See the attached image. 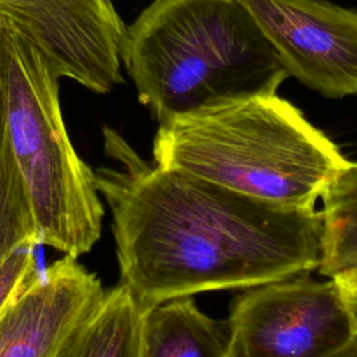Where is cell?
I'll use <instances>...</instances> for the list:
<instances>
[{
    "instance_id": "cell-7",
    "label": "cell",
    "mask_w": 357,
    "mask_h": 357,
    "mask_svg": "<svg viewBox=\"0 0 357 357\" xmlns=\"http://www.w3.org/2000/svg\"><path fill=\"white\" fill-rule=\"evenodd\" d=\"M15 21L68 78L95 93L123 82L120 45L126 25L112 0H0Z\"/></svg>"
},
{
    "instance_id": "cell-2",
    "label": "cell",
    "mask_w": 357,
    "mask_h": 357,
    "mask_svg": "<svg viewBox=\"0 0 357 357\" xmlns=\"http://www.w3.org/2000/svg\"><path fill=\"white\" fill-rule=\"evenodd\" d=\"M153 163L290 209H315L350 163L278 93L237 98L159 124Z\"/></svg>"
},
{
    "instance_id": "cell-9",
    "label": "cell",
    "mask_w": 357,
    "mask_h": 357,
    "mask_svg": "<svg viewBox=\"0 0 357 357\" xmlns=\"http://www.w3.org/2000/svg\"><path fill=\"white\" fill-rule=\"evenodd\" d=\"M142 357H229L225 321L204 314L192 296L145 310Z\"/></svg>"
},
{
    "instance_id": "cell-5",
    "label": "cell",
    "mask_w": 357,
    "mask_h": 357,
    "mask_svg": "<svg viewBox=\"0 0 357 357\" xmlns=\"http://www.w3.org/2000/svg\"><path fill=\"white\" fill-rule=\"evenodd\" d=\"M308 273L233 298L225 321L229 357H333L357 339L333 280Z\"/></svg>"
},
{
    "instance_id": "cell-3",
    "label": "cell",
    "mask_w": 357,
    "mask_h": 357,
    "mask_svg": "<svg viewBox=\"0 0 357 357\" xmlns=\"http://www.w3.org/2000/svg\"><path fill=\"white\" fill-rule=\"evenodd\" d=\"M120 61L159 124L215 103L276 93L289 77L237 0H153L126 26Z\"/></svg>"
},
{
    "instance_id": "cell-1",
    "label": "cell",
    "mask_w": 357,
    "mask_h": 357,
    "mask_svg": "<svg viewBox=\"0 0 357 357\" xmlns=\"http://www.w3.org/2000/svg\"><path fill=\"white\" fill-rule=\"evenodd\" d=\"M119 163L95 170L112 212L124 284L144 308L222 289H248L311 272L321 258V215L243 195L146 163L105 127Z\"/></svg>"
},
{
    "instance_id": "cell-12",
    "label": "cell",
    "mask_w": 357,
    "mask_h": 357,
    "mask_svg": "<svg viewBox=\"0 0 357 357\" xmlns=\"http://www.w3.org/2000/svg\"><path fill=\"white\" fill-rule=\"evenodd\" d=\"M31 241L40 243V238L28 191L10 145L0 95V265L17 247Z\"/></svg>"
},
{
    "instance_id": "cell-10",
    "label": "cell",
    "mask_w": 357,
    "mask_h": 357,
    "mask_svg": "<svg viewBox=\"0 0 357 357\" xmlns=\"http://www.w3.org/2000/svg\"><path fill=\"white\" fill-rule=\"evenodd\" d=\"M145 310L121 283L105 290L54 357H142Z\"/></svg>"
},
{
    "instance_id": "cell-14",
    "label": "cell",
    "mask_w": 357,
    "mask_h": 357,
    "mask_svg": "<svg viewBox=\"0 0 357 357\" xmlns=\"http://www.w3.org/2000/svg\"><path fill=\"white\" fill-rule=\"evenodd\" d=\"M357 336V265L340 271L331 278Z\"/></svg>"
},
{
    "instance_id": "cell-4",
    "label": "cell",
    "mask_w": 357,
    "mask_h": 357,
    "mask_svg": "<svg viewBox=\"0 0 357 357\" xmlns=\"http://www.w3.org/2000/svg\"><path fill=\"white\" fill-rule=\"evenodd\" d=\"M59 81L36 42L0 14V95L39 238L78 259L99 240L105 209L95 170L81 159L67 132Z\"/></svg>"
},
{
    "instance_id": "cell-15",
    "label": "cell",
    "mask_w": 357,
    "mask_h": 357,
    "mask_svg": "<svg viewBox=\"0 0 357 357\" xmlns=\"http://www.w3.org/2000/svg\"><path fill=\"white\" fill-rule=\"evenodd\" d=\"M333 357H357V339L350 342L342 351Z\"/></svg>"
},
{
    "instance_id": "cell-6",
    "label": "cell",
    "mask_w": 357,
    "mask_h": 357,
    "mask_svg": "<svg viewBox=\"0 0 357 357\" xmlns=\"http://www.w3.org/2000/svg\"><path fill=\"white\" fill-rule=\"evenodd\" d=\"M289 77L332 99L357 95V11L328 0H237Z\"/></svg>"
},
{
    "instance_id": "cell-8",
    "label": "cell",
    "mask_w": 357,
    "mask_h": 357,
    "mask_svg": "<svg viewBox=\"0 0 357 357\" xmlns=\"http://www.w3.org/2000/svg\"><path fill=\"white\" fill-rule=\"evenodd\" d=\"M103 293L99 278L74 257L35 266L0 311V357H54Z\"/></svg>"
},
{
    "instance_id": "cell-13",
    "label": "cell",
    "mask_w": 357,
    "mask_h": 357,
    "mask_svg": "<svg viewBox=\"0 0 357 357\" xmlns=\"http://www.w3.org/2000/svg\"><path fill=\"white\" fill-rule=\"evenodd\" d=\"M39 241L25 243L17 247L0 265V311L20 289L22 280L31 269L39 266Z\"/></svg>"
},
{
    "instance_id": "cell-11",
    "label": "cell",
    "mask_w": 357,
    "mask_h": 357,
    "mask_svg": "<svg viewBox=\"0 0 357 357\" xmlns=\"http://www.w3.org/2000/svg\"><path fill=\"white\" fill-rule=\"evenodd\" d=\"M318 272L332 278L357 265V162H350L321 195Z\"/></svg>"
}]
</instances>
